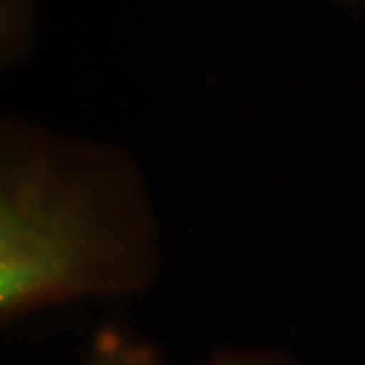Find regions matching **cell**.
Returning a JSON list of instances; mask_svg holds the SVG:
<instances>
[{
	"instance_id": "6da1fadb",
	"label": "cell",
	"mask_w": 365,
	"mask_h": 365,
	"mask_svg": "<svg viewBox=\"0 0 365 365\" xmlns=\"http://www.w3.org/2000/svg\"><path fill=\"white\" fill-rule=\"evenodd\" d=\"M161 230L127 150L9 118L0 130V327L161 276Z\"/></svg>"
},
{
	"instance_id": "7a4b0ae2",
	"label": "cell",
	"mask_w": 365,
	"mask_h": 365,
	"mask_svg": "<svg viewBox=\"0 0 365 365\" xmlns=\"http://www.w3.org/2000/svg\"><path fill=\"white\" fill-rule=\"evenodd\" d=\"M81 365H168L161 350L129 328L103 325L91 336Z\"/></svg>"
},
{
	"instance_id": "3957f363",
	"label": "cell",
	"mask_w": 365,
	"mask_h": 365,
	"mask_svg": "<svg viewBox=\"0 0 365 365\" xmlns=\"http://www.w3.org/2000/svg\"><path fill=\"white\" fill-rule=\"evenodd\" d=\"M205 365H293L264 346H225L210 355Z\"/></svg>"
}]
</instances>
